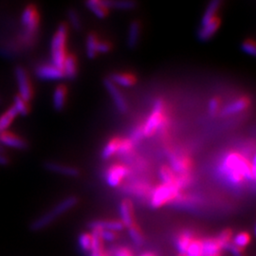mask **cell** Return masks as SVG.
Listing matches in <instances>:
<instances>
[{"instance_id": "obj_1", "label": "cell", "mask_w": 256, "mask_h": 256, "mask_svg": "<svg viewBox=\"0 0 256 256\" xmlns=\"http://www.w3.org/2000/svg\"><path fill=\"white\" fill-rule=\"evenodd\" d=\"M219 176L226 184L233 188H239L245 180H256V157L248 160L242 154L230 151L224 155L218 166Z\"/></svg>"}, {"instance_id": "obj_2", "label": "cell", "mask_w": 256, "mask_h": 256, "mask_svg": "<svg viewBox=\"0 0 256 256\" xmlns=\"http://www.w3.org/2000/svg\"><path fill=\"white\" fill-rule=\"evenodd\" d=\"M168 124L166 102L163 97H158L154 101L150 114L142 124L143 136L149 138L158 132H165Z\"/></svg>"}, {"instance_id": "obj_3", "label": "cell", "mask_w": 256, "mask_h": 256, "mask_svg": "<svg viewBox=\"0 0 256 256\" xmlns=\"http://www.w3.org/2000/svg\"><path fill=\"white\" fill-rule=\"evenodd\" d=\"M79 202V198L75 195H69L67 197L58 202L51 210L46 212L44 215L33 220L31 224V230L33 231H39L49 227L51 223H53L56 219L60 218L62 215L67 213L71 209H73Z\"/></svg>"}, {"instance_id": "obj_4", "label": "cell", "mask_w": 256, "mask_h": 256, "mask_svg": "<svg viewBox=\"0 0 256 256\" xmlns=\"http://www.w3.org/2000/svg\"><path fill=\"white\" fill-rule=\"evenodd\" d=\"M68 24L61 23L57 27L51 38V63L61 69L67 55L66 47L68 40Z\"/></svg>"}, {"instance_id": "obj_5", "label": "cell", "mask_w": 256, "mask_h": 256, "mask_svg": "<svg viewBox=\"0 0 256 256\" xmlns=\"http://www.w3.org/2000/svg\"><path fill=\"white\" fill-rule=\"evenodd\" d=\"M21 25L24 32L23 39L26 44H32L40 27V13L35 5L30 4L23 10L21 14Z\"/></svg>"}, {"instance_id": "obj_6", "label": "cell", "mask_w": 256, "mask_h": 256, "mask_svg": "<svg viewBox=\"0 0 256 256\" xmlns=\"http://www.w3.org/2000/svg\"><path fill=\"white\" fill-rule=\"evenodd\" d=\"M179 188L175 184H161L158 186L150 196V206L154 209L162 207L176 199L179 196Z\"/></svg>"}, {"instance_id": "obj_7", "label": "cell", "mask_w": 256, "mask_h": 256, "mask_svg": "<svg viewBox=\"0 0 256 256\" xmlns=\"http://www.w3.org/2000/svg\"><path fill=\"white\" fill-rule=\"evenodd\" d=\"M14 75L16 79L17 89L19 91V95L26 102H30L34 96V90L32 88V81L30 76L23 66H17L14 71Z\"/></svg>"}, {"instance_id": "obj_8", "label": "cell", "mask_w": 256, "mask_h": 256, "mask_svg": "<svg viewBox=\"0 0 256 256\" xmlns=\"http://www.w3.org/2000/svg\"><path fill=\"white\" fill-rule=\"evenodd\" d=\"M103 86L104 89L107 91L108 95L110 96L111 100L113 101L117 110L122 114H126L128 112L129 105H128V100L124 95V93L122 92V90H120V88L116 86L108 77H105L103 79Z\"/></svg>"}, {"instance_id": "obj_9", "label": "cell", "mask_w": 256, "mask_h": 256, "mask_svg": "<svg viewBox=\"0 0 256 256\" xmlns=\"http://www.w3.org/2000/svg\"><path fill=\"white\" fill-rule=\"evenodd\" d=\"M251 105V99L248 96H240L228 102L226 105L222 106L219 116L229 117L242 113L247 110Z\"/></svg>"}, {"instance_id": "obj_10", "label": "cell", "mask_w": 256, "mask_h": 256, "mask_svg": "<svg viewBox=\"0 0 256 256\" xmlns=\"http://www.w3.org/2000/svg\"><path fill=\"white\" fill-rule=\"evenodd\" d=\"M35 75L41 81H59L64 78L61 68L52 63H42L35 67Z\"/></svg>"}, {"instance_id": "obj_11", "label": "cell", "mask_w": 256, "mask_h": 256, "mask_svg": "<svg viewBox=\"0 0 256 256\" xmlns=\"http://www.w3.org/2000/svg\"><path fill=\"white\" fill-rule=\"evenodd\" d=\"M222 23L221 17L218 15L215 17L214 19L210 20L204 25L199 26L197 32H196V37L200 42H208L213 38L220 28Z\"/></svg>"}, {"instance_id": "obj_12", "label": "cell", "mask_w": 256, "mask_h": 256, "mask_svg": "<svg viewBox=\"0 0 256 256\" xmlns=\"http://www.w3.org/2000/svg\"><path fill=\"white\" fill-rule=\"evenodd\" d=\"M128 167L115 164L110 167L105 173V181L109 187L116 188L128 176Z\"/></svg>"}, {"instance_id": "obj_13", "label": "cell", "mask_w": 256, "mask_h": 256, "mask_svg": "<svg viewBox=\"0 0 256 256\" xmlns=\"http://www.w3.org/2000/svg\"><path fill=\"white\" fill-rule=\"evenodd\" d=\"M141 34H142V24L141 20L134 19L132 20L128 29L127 35V46L130 50H135L141 42Z\"/></svg>"}, {"instance_id": "obj_14", "label": "cell", "mask_w": 256, "mask_h": 256, "mask_svg": "<svg viewBox=\"0 0 256 256\" xmlns=\"http://www.w3.org/2000/svg\"><path fill=\"white\" fill-rule=\"evenodd\" d=\"M108 78L120 88L130 89L136 86L138 83V76L135 73L129 71H114Z\"/></svg>"}, {"instance_id": "obj_15", "label": "cell", "mask_w": 256, "mask_h": 256, "mask_svg": "<svg viewBox=\"0 0 256 256\" xmlns=\"http://www.w3.org/2000/svg\"><path fill=\"white\" fill-rule=\"evenodd\" d=\"M0 144L15 150H24L28 147V142L23 138L8 131L0 133Z\"/></svg>"}, {"instance_id": "obj_16", "label": "cell", "mask_w": 256, "mask_h": 256, "mask_svg": "<svg viewBox=\"0 0 256 256\" xmlns=\"http://www.w3.org/2000/svg\"><path fill=\"white\" fill-rule=\"evenodd\" d=\"M46 170L54 174H59L70 178H77L80 176V170L77 167L65 165L55 161H48L45 163Z\"/></svg>"}, {"instance_id": "obj_17", "label": "cell", "mask_w": 256, "mask_h": 256, "mask_svg": "<svg viewBox=\"0 0 256 256\" xmlns=\"http://www.w3.org/2000/svg\"><path fill=\"white\" fill-rule=\"evenodd\" d=\"M91 230H110V231H120L124 230V225L120 220L112 219H100L93 220L89 224Z\"/></svg>"}, {"instance_id": "obj_18", "label": "cell", "mask_w": 256, "mask_h": 256, "mask_svg": "<svg viewBox=\"0 0 256 256\" xmlns=\"http://www.w3.org/2000/svg\"><path fill=\"white\" fill-rule=\"evenodd\" d=\"M62 71L64 74V78H66L67 80L76 79L79 73V60L77 58L76 54L67 53L62 66Z\"/></svg>"}, {"instance_id": "obj_19", "label": "cell", "mask_w": 256, "mask_h": 256, "mask_svg": "<svg viewBox=\"0 0 256 256\" xmlns=\"http://www.w3.org/2000/svg\"><path fill=\"white\" fill-rule=\"evenodd\" d=\"M120 221L123 223L125 228H130L135 225V219L133 215V205L130 200L124 199L119 206Z\"/></svg>"}, {"instance_id": "obj_20", "label": "cell", "mask_w": 256, "mask_h": 256, "mask_svg": "<svg viewBox=\"0 0 256 256\" xmlns=\"http://www.w3.org/2000/svg\"><path fill=\"white\" fill-rule=\"evenodd\" d=\"M68 90L66 86L59 85L57 86L52 94V105L56 111H62L67 102Z\"/></svg>"}, {"instance_id": "obj_21", "label": "cell", "mask_w": 256, "mask_h": 256, "mask_svg": "<svg viewBox=\"0 0 256 256\" xmlns=\"http://www.w3.org/2000/svg\"><path fill=\"white\" fill-rule=\"evenodd\" d=\"M170 168L171 170L176 174L184 175L187 174L189 168H190V162L187 158L180 156L178 154H171L170 155Z\"/></svg>"}, {"instance_id": "obj_22", "label": "cell", "mask_w": 256, "mask_h": 256, "mask_svg": "<svg viewBox=\"0 0 256 256\" xmlns=\"http://www.w3.org/2000/svg\"><path fill=\"white\" fill-rule=\"evenodd\" d=\"M223 3H224V0H210L208 2V5L205 8L204 13L202 14V17L200 20V26L204 25L210 20L218 16V12L220 11Z\"/></svg>"}, {"instance_id": "obj_23", "label": "cell", "mask_w": 256, "mask_h": 256, "mask_svg": "<svg viewBox=\"0 0 256 256\" xmlns=\"http://www.w3.org/2000/svg\"><path fill=\"white\" fill-rule=\"evenodd\" d=\"M102 2L108 10L133 11L138 6V2L136 0H102Z\"/></svg>"}, {"instance_id": "obj_24", "label": "cell", "mask_w": 256, "mask_h": 256, "mask_svg": "<svg viewBox=\"0 0 256 256\" xmlns=\"http://www.w3.org/2000/svg\"><path fill=\"white\" fill-rule=\"evenodd\" d=\"M202 255L201 256H221L222 249L215 238H206L201 240Z\"/></svg>"}, {"instance_id": "obj_25", "label": "cell", "mask_w": 256, "mask_h": 256, "mask_svg": "<svg viewBox=\"0 0 256 256\" xmlns=\"http://www.w3.org/2000/svg\"><path fill=\"white\" fill-rule=\"evenodd\" d=\"M86 6L98 18H105L109 14V10L102 0H86Z\"/></svg>"}, {"instance_id": "obj_26", "label": "cell", "mask_w": 256, "mask_h": 256, "mask_svg": "<svg viewBox=\"0 0 256 256\" xmlns=\"http://www.w3.org/2000/svg\"><path fill=\"white\" fill-rule=\"evenodd\" d=\"M99 39H100L99 34L95 32H91L88 33L87 38H86V53H87L88 58L94 59L98 56L97 45H98Z\"/></svg>"}, {"instance_id": "obj_27", "label": "cell", "mask_w": 256, "mask_h": 256, "mask_svg": "<svg viewBox=\"0 0 256 256\" xmlns=\"http://www.w3.org/2000/svg\"><path fill=\"white\" fill-rule=\"evenodd\" d=\"M193 235L190 231H183L176 239V248L179 255H186V252L193 240Z\"/></svg>"}, {"instance_id": "obj_28", "label": "cell", "mask_w": 256, "mask_h": 256, "mask_svg": "<svg viewBox=\"0 0 256 256\" xmlns=\"http://www.w3.org/2000/svg\"><path fill=\"white\" fill-rule=\"evenodd\" d=\"M121 140H122V138L115 137V138L110 139L109 141L105 143L104 147L102 148V154H101L103 160H109L113 156H115L116 154L118 153Z\"/></svg>"}, {"instance_id": "obj_29", "label": "cell", "mask_w": 256, "mask_h": 256, "mask_svg": "<svg viewBox=\"0 0 256 256\" xmlns=\"http://www.w3.org/2000/svg\"><path fill=\"white\" fill-rule=\"evenodd\" d=\"M17 115L18 114L13 105L0 115V133L9 129Z\"/></svg>"}, {"instance_id": "obj_30", "label": "cell", "mask_w": 256, "mask_h": 256, "mask_svg": "<svg viewBox=\"0 0 256 256\" xmlns=\"http://www.w3.org/2000/svg\"><path fill=\"white\" fill-rule=\"evenodd\" d=\"M92 246L90 251V256H104L102 239L100 238L98 230H91Z\"/></svg>"}, {"instance_id": "obj_31", "label": "cell", "mask_w": 256, "mask_h": 256, "mask_svg": "<svg viewBox=\"0 0 256 256\" xmlns=\"http://www.w3.org/2000/svg\"><path fill=\"white\" fill-rule=\"evenodd\" d=\"M159 176L160 179H161L162 184H167V185H172L175 184L176 185V174L171 170L170 167L162 166L160 171H159Z\"/></svg>"}, {"instance_id": "obj_32", "label": "cell", "mask_w": 256, "mask_h": 256, "mask_svg": "<svg viewBox=\"0 0 256 256\" xmlns=\"http://www.w3.org/2000/svg\"><path fill=\"white\" fill-rule=\"evenodd\" d=\"M222 100L219 96H213L207 105V110H208V114L211 117H217L219 115L220 110L222 108Z\"/></svg>"}, {"instance_id": "obj_33", "label": "cell", "mask_w": 256, "mask_h": 256, "mask_svg": "<svg viewBox=\"0 0 256 256\" xmlns=\"http://www.w3.org/2000/svg\"><path fill=\"white\" fill-rule=\"evenodd\" d=\"M251 242V235L250 233L246 232V231H242V232H239L237 234H235L233 237H232V241L231 244L237 248L238 250H242L244 248H246L249 244Z\"/></svg>"}, {"instance_id": "obj_34", "label": "cell", "mask_w": 256, "mask_h": 256, "mask_svg": "<svg viewBox=\"0 0 256 256\" xmlns=\"http://www.w3.org/2000/svg\"><path fill=\"white\" fill-rule=\"evenodd\" d=\"M13 107L15 108L18 115L27 116L30 113V104L22 99L20 96H15L13 100Z\"/></svg>"}, {"instance_id": "obj_35", "label": "cell", "mask_w": 256, "mask_h": 256, "mask_svg": "<svg viewBox=\"0 0 256 256\" xmlns=\"http://www.w3.org/2000/svg\"><path fill=\"white\" fill-rule=\"evenodd\" d=\"M67 19H68V23L71 26V28L79 32L82 29V20H81V16L78 13L75 9H70L67 12Z\"/></svg>"}, {"instance_id": "obj_36", "label": "cell", "mask_w": 256, "mask_h": 256, "mask_svg": "<svg viewBox=\"0 0 256 256\" xmlns=\"http://www.w3.org/2000/svg\"><path fill=\"white\" fill-rule=\"evenodd\" d=\"M78 244L84 253H89L92 246V236L90 232H83L79 235Z\"/></svg>"}, {"instance_id": "obj_37", "label": "cell", "mask_w": 256, "mask_h": 256, "mask_svg": "<svg viewBox=\"0 0 256 256\" xmlns=\"http://www.w3.org/2000/svg\"><path fill=\"white\" fill-rule=\"evenodd\" d=\"M128 234H129L131 240L133 241V243L135 244L136 246H141L143 244L142 233H141V230L136 225L128 228Z\"/></svg>"}, {"instance_id": "obj_38", "label": "cell", "mask_w": 256, "mask_h": 256, "mask_svg": "<svg viewBox=\"0 0 256 256\" xmlns=\"http://www.w3.org/2000/svg\"><path fill=\"white\" fill-rule=\"evenodd\" d=\"M231 236L232 233L230 230H224L218 234V237H216L222 250H226V248L231 243Z\"/></svg>"}, {"instance_id": "obj_39", "label": "cell", "mask_w": 256, "mask_h": 256, "mask_svg": "<svg viewBox=\"0 0 256 256\" xmlns=\"http://www.w3.org/2000/svg\"><path fill=\"white\" fill-rule=\"evenodd\" d=\"M142 138H144L143 131H142V124H139L133 128L130 133V137L128 139L135 145L139 143L142 140Z\"/></svg>"}, {"instance_id": "obj_40", "label": "cell", "mask_w": 256, "mask_h": 256, "mask_svg": "<svg viewBox=\"0 0 256 256\" xmlns=\"http://www.w3.org/2000/svg\"><path fill=\"white\" fill-rule=\"evenodd\" d=\"M202 255V246H201V240L193 239L192 243L190 244L186 256H201Z\"/></svg>"}, {"instance_id": "obj_41", "label": "cell", "mask_w": 256, "mask_h": 256, "mask_svg": "<svg viewBox=\"0 0 256 256\" xmlns=\"http://www.w3.org/2000/svg\"><path fill=\"white\" fill-rule=\"evenodd\" d=\"M241 50L250 56H255L256 52V42L254 39L247 38L241 44Z\"/></svg>"}, {"instance_id": "obj_42", "label": "cell", "mask_w": 256, "mask_h": 256, "mask_svg": "<svg viewBox=\"0 0 256 256\" xmlns=\"http://www.w3.org/2000/svg\"><path fill=\"white\" fill-rule=\"evenodd\" d=\"M134 144L132 143V141H130L128 138L127 139H123L121 140L120 142V146H119V150H118V155L121 156H128V154L131 153V151L134 148Z\"/></svg>"}, {"instance_id": "obj_43", "label": "cell", "mask_w": 256, "mask_h": 256, "mask_svg": "<svg viewBox=\"0 0 256 256\" xmlns=\"http://www.w3.org/2000/svg\"><path fill=\"white\" fill-rule=\"evenodd\" d=\"M113 50V44L106 39H102L100 37L98 45H97V52L99 54H106Z\"/></svg>"}, {"instance_id": "obj_44", "label": "cell", "mask_w": 256, "mask_h": 256, "mask_svg": "<svg viewBox=\"0 0 256 256\" xmlns=\"http://www.w3.org/2000/svg\"><path fill=\"white\" fill-rule=\"evenodd\" d=\"M100 238L102 239V242H113L117 238L116 232L110 231V230H98Z\"/></svg>"}, {"instance_id": "obj_45", "label": "cell", "mask_w": 256, "mask_h": 256, "mask_svg": "<svg viewBox=\"0 0 256 256\" xmlns=\"http://www.w3.org/2000/svg\"><path fill=\"white\" fill-rule=\"evenodd\" d=\"M114 256H133V255L129 249L126 247H122L116 251Z\"/></svg>"}, {"instance_id": "obj_46", "label": "cell", "mask_w": 256, "mask_h": 256, "mask_svg": "<svg viewBox=\"0 0 256 256\" xmlns=\"http://www.w3.org/2000/svg\"><path fill=\"white\" fill-rule=\"evenodd\" d=\"M227 251H229L230 254L232 255V256H244L241 253L240 250H238L237 248H235L232 244L230 243L227 248H226Z\"/></svg>"}, {"instance_id": "obj_47", "label": "cell", "mask_w": 256, "mask_h": 256, "mask_svg": "<svg viewBox=\"0 0 256 256\" xmlns=\"http://www.w3.org/2000/svg\"><path fill=\"white\" fill-rule=\"evenodd\" d=\"M10 163L9 158L4 155V153H0V166H6Z\"/></svg>"}, {"instance_id": "obj_48", "label": "cell", "mask_w": 256, "mask_h": 256, "mask_svg": "<svg viewBox=\"0 0 256 256\" xmlns=\"http://www.w3.org/2000/svg\"><path fill=\"white\" fill-rule=\"evenodd\" d=\"M156 256L152 253H144V254H141V256Z\"/></svg>"}, {"instance_id": "obj_49", "label": "cell", "mask_w": 256, "mask_h": 256, "mask_svg": "<svg viewBox=\"0 0 256 256\" xmlns=\"http://www.w3.org/2000/svg\"><path fill=\"white\" fill-rule=\"evenodd\" d=\"M0 153H4V147L0 144Z\"/></svg>"}, {"instance_id": "obj_50", "label": "cell", "mask_w": 256, "mask_h": 256, "mask_svg": "<svg viewBox=\"0 0 256 256\" xmlns=\"http://www.w3.org/2000/svg\"><path fill=\"white\" fill-rule=\"evenodd\" d=\"M179 256H187L186 255H179Z\"/></svg>"}]
</instances>
